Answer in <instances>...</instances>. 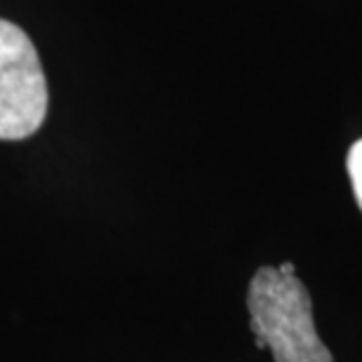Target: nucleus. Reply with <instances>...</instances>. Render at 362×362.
I'll return each mask as SVG.
<instances>
[{
    "label": "nucleus",
    "instance_id": "obj_1",
    "mask_svg": "<svg viewBox=\"0 0 362 362\" xmlns=\"http://www.w3.org/2000/svg\"><path fill=\"white\" fill-rule=\"evenodd\" d=\"M250 327L275 362H334L315 329L313 301L296 273L262 266L247 287Z\"/></svg>",
    "mask_w": 362,
    "mask_h": 362
},
{
    "label": "nucleus",
    "instance_id": "obj_2",
    "mask_svg": "<svg viewBox=\"0 0 362 362\" xmlns=\"http://www.w3.org/2000/svg\"><path fill=\"white\" fill-rule=\"evenodd\" d=\"M47 81L24 28L0 19V139L35 134L47 115Z\"/></svg>",
    "mask_w": 362,
    "mask_h": 362
},
{
    "label": "nucleus",
    "instance_id": "obj_3",
    "mask_svg": "<svg viewBox=\"0 0 362 362\" xmlns=\"http://www.w3.org/2000/svg\"><path fill=\"white\" fill-rule=\"evenodd\" d=\"M346 168H349L351 186H353V193H356L358 207L362 209V139L351 146L349 158H346Z\"/></svg>",
    "mask_w": 362,
    "mask_h": 362
},
{
    "label": "nucleus",
    "instance_id": "obj_4",
    "mask_svg": "<svg viewBox=\"0 0 362 362\" xmlns=\"http://www.w3.org/2000/svg\"><path fill=\"white\" fill-rule=\"evenodd\" d=\"M280 271H282V273H294V266H292V264H282V266H280Z\"/></svg>",
    "mask_w": 362,
    "mask_h": 362
}]
</instances>
